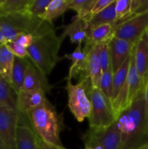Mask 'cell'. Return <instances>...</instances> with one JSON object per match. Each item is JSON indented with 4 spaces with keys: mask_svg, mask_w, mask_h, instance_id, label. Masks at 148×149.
<instances>
[{
    "mask_svg": "<svg viewBox=\"0 0 148 149\" xmlns=\"http://www.w3.org/2000/svg\"><path fill=\"white\" fill-rule=\"evenodd\" d=\"M120 132L121 149H136L148 143L144 88L116 119Z\"/></svg>",
    "mask_w": 148,
    "mask_h": 149,
    "instance_id": "6da1fadb",
    "label": "cell"
},
{
    "mask_svg": "<svg viewBox=\"0 0 148 149\" xmlns=\"http://www.w3.org/2000/svg\"><path fill=\"white\" fill-rule=\"evenodd\" d=\"M25 115L38 138L46 143L62 146L59 137L62 127V118L49 100L28 111Z\"/></svg>",
    "mask_w": 148,
    "mask_h": 149,
    "instance_id": "7a4b0ae2",
    "label": "cell"
},
{
    "mask_svg": "<svg viewBox=\"0 0 148 149\" xmlns=\"http://www.w3.org/2000/svg\"><path fill=\"white\" fill-rule=\"evenodd\" d=\"M63 39L57 36L55 29L34 37L31 46L27 49L28 57L46 76L49 75L62 59L58 55Z\"/></svg>",
    "mask_w": 148,
    "mask_h": 149,
    "instance_id": "3957f363",
    "label": "cell"
},
{
    "mask_svg": "<svg viewBox=\"0 0 148 149\" xmlns=\"http://www.w3.org/2000/svg\"><path fill=\"white\" fill-rule=\"evenodd\" d=\"M54 29L53 23L32 15L28 12L5 14L0 17V31L7 42L15 40L24 34L36 37Z\"/></svg>",
    "mask_w": 148,
    "mask_h": 149,
    "instance_id": "277c9868",
    "label": "cell"
},
{
    "mask_svg": "<svg viewBox=\"0 0 148 149\" xmlns=\"http://www.w3.org/2000/svg\"><path fill=\"white\" fill-rule=\"evenodd\" d=\"M86 90L91 102V112L88 118L89 129L101 130L112 125L117 118L110 99L100 89L93 87L89 81Z\"/></svg>",
    "mask_w": 148,
    "mask_h": 149,
    "instance_id": "5b68a950",
    "label": "cell"
},
{
    "mask_svg": "<svg viewBox=\"0 0 148 149\" xmlns=\"http://www.w3.org/2000/svg\"><path fill=\"white\" fill-rule=\"evenodd\" d=\"M68 106L76 120L82 122L89 118L91 112V102L86 93V87L89 80L85 79L73 84L71 79L66 77Z\"/></svg>",
    "mask_w": 148,
    "mask_h": 149,
    "instance_id": "8992f818",
    "label": "cell"
},
{
    "mask_svg": "<svg viewBox=\"0 0 148 149\" xmlns=\"http://www.w3.org/2000/svg\"><path fill=\"white\" fill-rule=\"evenodd\" d=\"M20 115L17 111L0 106V143L4 149H16Z\"/></svg>",
    "mask_w": 148,
    "mask_h": 149,
    "instance_id": "52a82bcc",
    "label": "cell"
},
{
    "mask_svg": "<svg viewBox=\"0 0 148 149\" xmlns=\"http://www.w3.org/2000/svg\"><path fill=\"white\" fill-rule=\"evenodd\" d=\"M84 143H91L101 149H121L120 132L116 120L104 129H89L84 136Z\"/></svg>",
    "mask_w": 148,
    "mask_h": 149,
    "instance_id": "ba28073f",
    "label": "cell"
},
{
    "mask_svg": "<svg viewBox=\"0 0 148 149\" xmlns=\"http://www.w3.org/2000/svg\"><path fill=\"white\" fill-rule=\"evenodd\" d=\"M148 28V11L134 15L126 21L115 25V37L124 39L136 45Z\"/></svg>",
    "mask_w": 148,
    "mask_h": 149,
    "instance_id": "9c48e42d",
    "label": "cell"
},
{
    "mask_svg": "<svg viewBox=\"0 0 148 149\" xmlns=\"http://www.w3.org/2000/svg\"><path fill=\"white\" fill-rule=\"evenodd\" d=\"M110 49L111 67L113 73L115 72L131 54L135 45L117 37H113L108 44Z\"/></svg>",
    "mask_w": 148,
    "mask_h": 149,
    "instance_id": "30bf717a",
    "label": "cell"
},
{
    "mask_svg": "<svg viewBox=\"0 0 148 149\" xmlns=\"http://www.w3.org/2000/svg\"><path fill=\"white\" fill-rule=\"evenodd\" d=\"M52 86L49 83L46 76L30 61L26 70L22 90H42L45 93H47L50 92Z\"/></svg>",
    "mask_w": 148,
    "mask_h": 149,
    "instance_id": "8fae6325",
    "label": "cell"
},
{
    "mask_svg": "<svg viewBox=\"0 0 148 149\" xmlns=\"http://www.w3.org/2000/svg\"><path fill=\"white\" fill-rule=\"evenodd\" d=\"M64 58L72 63L67 77L69 79H77L78 81L87 79L86 77V49L82 47V44H78L75 50L71 54L65 55ZM89 80V79H88Z\"/></svg>",
    "mask_w": 148,
    "mask_h": 149,
    "instance_id": "7c38bea8",
    "label": "cell"
},
{
    "mask_svg": "<svg viewBox=\"0 0 148 149\" xmlns=\"http://www.w3.org/2000/svg\"><path fill=\"white\" fill-rule=\"evenodd\" d=\"M133 59L136 72L145 86L148 77V38L146 32L133 48Z\"/></svg>",
    "mask_w": 148,
    "mask_h": 149,
    "instance_id": "4fadbf2b",
    "label": "cell"
},
{
    "mask_svg": "<svg viewBox=\"0 0 148 149\" xmlns=\"http://www.w3.org/2000/svg\"><path fill=\"white\" fill-rule=\"evenodd\" d=\"M86 49V77L89 80L90 84L93 87L99 88L102 69L99 58L98 45L84 47Z\"/></svg>",
    "mask_w": 148,
    "mask_h": 149,
    "instance_id": "5bb4252c",
    "label": "cell"
},
{
    "mask_svg": "<svg viewBox=\"0 0 148 149\" xmlns=\"http://www.w3.org/2000/svg\"><path fill=\"white\" fill-rule=\"evenodd\" d=\"M47 100L46 93L42 90L20 91L17 94V111L25 115L28 111L41 106Z\"/></svg>",
    "mask_w": 148,
    "mask_h": 149,
    "instance_id": "9a60e30c",
    "label": "cell"
},
{
    "mask_svg": "<svg viewBox=\"0 0 148 149\" xmlns=\"http://www.w3.org/2000/svg\"><path fill=\"white\" fill-rule=\"evenodd\" d=\"M115 25L104 24L93 29H87V36L85 45L94 46L101 44L109 43L114 37Z\"/></svg>",
    "mask_w": 148,
    "mask_h": 149,
    "instance_id": "2e32d148",
    "label": "cell"
},
{
    "mask_svg": "<svg viewBox=\"0 0 148 149\" xmlns=\"http://www.w3.org/2000/svg\"><path fill=\"white\" fill-rule=\"evenodd\" d=\"M73 17L71 23L62 26L63 32L60 36L63 40L68 36L72 44H82L87 36L86 25L83 20Z\"/></svg>",
    "mask_w": 148,
    "mask_h": 149,
    "instance_id": "e0dca14e",
    "label": "cell"
},
{
    "mask_svg": "<svg viewBox=\"0 0 148 149\" xmlns=\"http://www.w3.org/2000/svg\"><path fill=\"white\" fill-rule=\"evenodd\" d=\"M126 89H127L128 104L129 106L131 103L133 102V100H134L135 97L139 94V92L145 87L139 75H138L137 72H136L134 64V59H133V52H132L129 72H128L127 79H126Z\"/></svg>",
    "mask_w": 148,
    "mask_h": 149,
    "instance_id": "ac0fdd59",
    "label": "cell"
},
{
    "mask_svg": "<svg viewBox=\"0 0 148 149\" xmlns=\"http://www.w3.org/2000/svg\"><path fill=\"white\" fill-rule=\"evenodd\" d=\"M16 149H39L37 137L26 123L19 124Z\"/></svg>",
    "mask_w": 148,
    "mask_h": 149,
    "instance_id": "d6986e66",
    "label": "cell"
},
{
    "mask_svg": "<svg viewBox=\"0 0 148 149\" xmlns=\"http://www.w3.org/2000/svg\"><path fill=\"white\" fill-rule=\"evenodd\" d=\"M30 61L28 57L26 58H20L17 57L15 58L12 71L11 85L17 94L23 89L26 70Z\"/></svg>",
    "mask_w": 148,
    "mask_h": 149,
    "instance_id": "ffe728a7",
    "label": "cell"
},
{
    "mask_svg": "<svg viewBox=\"0 0 148 149\" xmlns=\"http://www.w3.org/2000/svg\"><path fill=\"white\" fill-rule=\"evenodd\" d=\"M115 0L111 4L106 7L104 10L92 16L87 22H86L87 29H93L97 26L104 24L115 25Z\"/></svg>",
    "mask_w": 148,
    "mask_h": 149,
    "instance_id": "44dd1931",
    "label": "cell"
},
{
    "mask_svg": "<svg viewBox=\"0 0 148 149\" xmlns=\"http://www.w3.org/2000/svg\"><path fill=\"white\" fill-rule=\"evenodd\" d=\"M0 106L17 111V93L12 86L0 76Z\"/></svg>",
    "mask_w": 148,
    "mask_h": 149,
    "instance_id": "7402d4cb",
    "label": "cell"
},
{
    "mask_svg": "<svg viewBox=\"0 0 148 149\" xmlns=\"http://www.w3.org/2000/svg\"><path fill=\"white\" fill-rule=\"evenodd\" d=\"M133 52V51H132ZM132 52L124 61L123 64L120 65V68L117 70L115 73H113V90H112V95L110 100L113 102L115 99L117 95H118L119 92L125 84L127 79L128 72H129V65H130L131 58Z\"/></svg>",
    "mask_w": 148,
    "mask_h": 149,
    "instance_id": "603a6c76",
    "label": "cell"
},
{
    "mask_svg": "<svg viewBox=\"0 0 148 149\" xmlns=\"http://www.w3.org/2000/svg\"><path fill=\"white\" fill-rule=\"evenodd\" d=\"M68 9V0H51L44 14L41 18L48 23H52L54 20L62 15Z\"/></svg>",
    "mask_w": 148,
    "mask_h": 149,
    "instance_id": "cb8c5ba5",
    "label": "cell"
},
{
    "mask_svg": "<svg viewBox=\"0 0 148 149\" xmlns=\"http://www.w3.org/2000/svg\"><path fill=\"white\" fill-rule=\"evenodd\" d=\"M15 58V55L9 50L6 45L0 47V71L2 72V77L10 84Z\"/></svg>",
    "mask_w": 148,
    "mask_h": 149,
    "instance_id": "d4e9b609",
    "label": "cell"
},
{
    "mask_svg": "<svg viewBox=\"0 0 148 149\" xmlns=\"http://www.w3.org/2000/svg\"><path fill=\"white\" fill-rule=\"evenodd\" d=\"M97 0H68V8L76 12L75 18L86 20Z\"/></svg>",
    "mask_w": 148,
    "mask_h": 149,
    "instance_id": "484cf974",
    "label": "cell"
},
{
    "mask_svg": "<svg viewBox=\"0 0 148 149\" xmlns=\"http://www.w3.org/2000/svg\"><path fill=\"white\" fill-rule=\"evenodd\" d=\"M31 0H0V11L3 14L26 12Z\"/></svg>",
    "mask_w": 148,
    "mask_h": 149,
    "instance_id": "4316f807",
    "label": "cell"
},
{
    "mask_svg": "<svg viewBox=\"0 0 148 149\" xmlns=\"http://www.w3.org/2000/svg\"><path fill=\"white\" fill-rule=\"evenodd\" d=\"M131 0H116L115 1V25L120 24L133 16L131 14Z\"/></svg>",
    "mask_w": 148,
    "mask_h": 149,
    "instance_id": "83f0119b",
    "label": "cell"
},
{
    "mask_svg": "<svg viewBox=\"0 0 148 149\" xmlns=\"http://www.w3.org/2000/svg\"><path fill=\"white\" fill-rule=\"evenodd\" d=\"M113 71L112 67H110L107 71L102 73L99 83V89L104 95L110 99L111 98L113 90Z\"/></svg>",
    "mask_w": 148,
    "mask_h": 149,
    "instance_id": "f1b7e54d",
    "label": "cell"
},
{
    "mask_svg": "<svg viewBox=\"0 0 148 149\" xmlns=\"http://www.w3.org/2000/svg\"><path fill=\"white\" fill-rule=\"evenodd\" d=\"M50 1L51 0H31L26 12L33 16L41 17Z\"/></svg>",
    "mask_w": 148,
    "mask_h": 149,
    "instance_id": "f546056e",
    "label": "cell"
},
{
    "mask_svg": "<svg viewBox=\"0 0 148 149\" xmlns=\"http://www.w3.org/2000/svg\"><path fill=\"white\" fill-rule=\"evenodd\" d=\"M108 44L109 43H104L98 45L99 58H100L102 73L107 71L109 68L111 67V61H110V49H109Z\"/></svg>",
    "mask_w": 148,
    "mask_h": 149,
    "instance_id": "4dcf8cb0",
    "label": "cell"
},
{
    "mask_svg": "<svg viewBox=\"0 0 148 149\" xmlns=\"http://www.w3.org/2000/svg\"><path fill=\"white\" fill-rule=\"evenodd\" d=\"M6 46L9 50L15 55V57L20 58H26L28 57V51L26 48L17 43L16 41L7 42Z\"/></svg>",
    "mask_w": 148,
    "mask_h": 149,
    "instance_id": "1f68e13d",
    "label": "cell"
},
{
    "mask_svg": "<svg viewBox=\"0 0 148 149\" xmlns=\"http://www.w3.org/2000/svg\"><path fill=\"white\" fill-rule=\"evenodd\" d=\"M115 0H97V1H96V3L94 4V7H93L92 10H91V13H90L89 16V17L86 20H84V21L85 22V23L87 22L91 17H92V16L95 15L97 13L102 11L103 10H104L106 7H108V6L110 5V4H111Z\"/></svg>",
    "mask_w": 148,
    "mask_h": 149,
    "instance_id": "d6a6232c",
    "label": "cell"
},
{
    "mask_svg": "<svg viewBox=\"0 0 148 149\" xmlns=\"http://www.w3.org/2000/svg\"><path fill=\"white\" fill-rule=\"evenodd\" d=\"M33 39H34V36L33 35L30 34H24L21 35V36H19L18 38L15 39L16 42L17 43L20 44V45H22L23 47H24L25 48L28 49V47H30L32 45L33 42Z\"/></svg>",
    "mask_w": 148,
    "mask_h": 149,
    "instance_id": "836d02e7",
    "label": "cell"
},
{
    "mask_svg": "<svg viewBox=\"0 0 148 149\" xmlns=\"http://www.w3.org/2000/svg\"><path fill=\"white\" fill-rule=\"evenodd\" d=\"M38 144H39V149H66L65 147H63V146H55L52 145V144L46 143L41 141L39 138H38Z\"/></svg>",
    "mask_w": 148,
    "mask_h": 149,
    "instance_id": "e575fe53",
    "label": "cell"
},
{
    "mask_svg": "<svg viewBox=\"0 0 148 149\" xmlns=\"http://www.w3.org/2000/svg\"><path fill=\"white\" fill-rule=\"evenodd\" d=\"M144 96H145V110H146V115L148 111V77L147 79L146 83L144 87Z\"/></svg>",
    "mask_w": 148,
    "mask_h": 149,
    "instance_id": "d590c367",
    "label": "cell"
},
{
    "mask_svg": "<svg viewBox=\"0 0 148 149\" xmlns=\"http://www.w3.org/2000/svg\"><path fill=\"white\" fill-rule=\"evenodd\" d=\"M7 39H6L5 36H4V33L0 31V47L4 46V45H5L6 44H7Z\"/></svg>",
    "mask_w": 148,
    "mask_h": 149,
    "instance_id": "8d00e7d4",
    "label": "cell"
},
{
    "mask_svg": "<svg viewBox=\"0 0 148 149\" xmlns=\"http://www.w3.org/2000/svg\"><path fill=\"white\" fill-rule=\"evenodd\" d=\"M85 149H101L99 146L91 143H85Z\"/></svg>",
    "mask_w": 148,
    "mask_h": 149,
    "instance_id": "74e56055",
    "label": "cell"
},
{
    "mask_svg": "<svg viewBox=\"0 0 148 149\" xmlns=\"http://www.w3.org/2000/svg\"><path fill=\"white\" fill-rule=\"evenodd\" d=\"M136 149H148V143H147L146 144H145V145L139 147V148H136Z\"/></svg>",
    "mask_w": 148,
    "mask_h": 149,
    "instance_id": "f35d334b",
    "label": "cell"
},
{
    "mask_svg": "<svg viewBox=\"0 0 148 149\" xmlns=\"http://www.w3.org/2000/svg\"><path fill=\"white\" fill-rule=\"evenodd\" d=\"M146 129H147V134H148V111L146 115Z\"/></svg>",
    "mask_w": 148,
    "mask_h": 149,
    "instance_id": "ab89813d",
    "label": "cell"
},
{
    "mask_svg": "<svg viewBox=\"0 0 148 149\" xmlns=\"http://www.w3.org/2000/svg\"><path fill=\"white\" fill-rule=\"evenodd\" d=\"M146 34H147V38H148V28L146 31Z\"/></svg>",
    "mask_w": 148,
    "mask_h": 149,
    "instance_id": "60d3db41",
    "label": "cell"
},
{
    "mask_svg": "<svg viewBox=\"0 0 148 149\" xmlns=\"http://www.w3.org/2000/svg\"><path fill=\"white\" fill-rule=\"evenodd\" d=\"M4 15V14H3V13H2V12H1V11H0V17H1V15Z\"/></svg>",
    "mask_w": 148,
    "mask_h": 149,
    "instance_id": "b9f144b4",
    "label": "cell"
},
{
    "mask_svg": "<svg viewBox=\"0 0 148 149\" xmlns=\"http://www.w3.org/2000/svg\"><path fill=\"white\" fill-rule=\"evenodd\" d=\"M0 149H4V148H3V146H1V143H0Z\"/></svg>",
    "mask_w": 148,
    "mask_h": 149,
    "instance_id": "7bdbcfd3",
    "label": "cell"
},
{
    "mask_svg": "<svg viewBox=\"0 0 148 149\" xmlns=\"http://www.w3.org/2000/svg\"><path fill=\"white\" fill-rule=\"evenodd\" d=\"M2 76L3 75V74H2V72H1V71H0V76Z\"/></svg>",
    "mask_w": 148,
    "mask_h": 149,
    "instance_id": "ee69618b",
    "label": "cell"
}]
</instances>
